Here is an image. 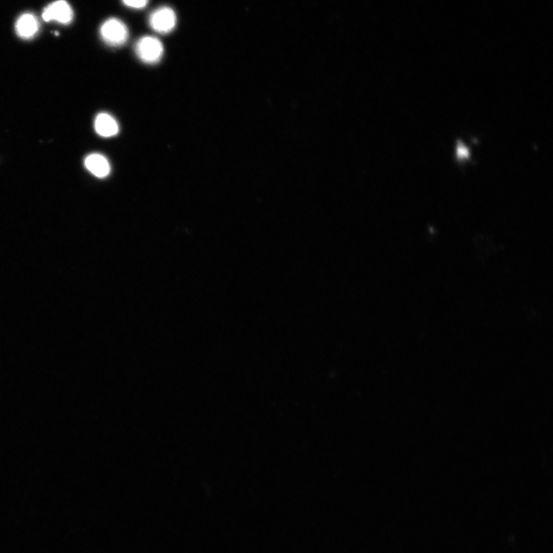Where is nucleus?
<instances>
[{
    "mask_svg": "<svg viewBox=\"0 0 553 553\" xmlns=\"http://www.w3.org/2000/svg\"><path fill=\"white\" fill-rule=\"evenodd\" d=\"M101 37L107 45L120 47L127 43L129 31L122 20L110 18L100 28Z\"/></svg>",
    "mask_w": 553,
    "mask_h": 553,
    "instance_id": "f257e3e1",
    "label": "nucleus"
},
{
    "mask_svg": "<svg viewBox=\"0 0 553 553\" xmlns=\"http://www.w3.org/2000/svg\"><path fill=\"white\" fill-rule=\"evenodd\" d=\"M135 52L142 62L147 64H156L163 57L164 46L158 38L145 36L136 42Z\"/></svg>",
    "mask_w": 553,
    "mask_h": 553,
    "instance_id": "f03ea898",
    "label": "nucleus"
},
{
    "mask_svg": "<svg viewBox=\"0 0 553 553\" xmlns=\"http://www.w3.org/2000/svg\"><path fill=\"white\" fill-rule=\"evenodd\" d=\"M149 24L154 31L160 34H167L176 28L177 16L171 7H159L150 14Z\"/></svg>",
    "mask_w": 553,
    "mask_h": 553,
    "instance_id": "7ed1b4c3",
    "label": "nucleus"
},
{
    "mask_svg": "<svg viewBox=\"0 0 553 553\" xmlns=\"http://www.w3.org/2000/svg\"><path fill=\"white\" fill-rule=\"evenodd\" d=\"M43 18L46 22L57 21L58 23L67 24L71 22L73 18V11L65 0H58L46 7L43 13Z\"/></svg>",
    "mask_w": 553,
    "mask_h": 553,
    "instance_id": "20e7f679",
    "label": "nucleus"
},
{
    "mask_svg": "<svg viewBox=\"0 0 553 553\" xmlns=\"http://www.w3.org/2000/svg\"><path fill=\"white\" fill-rule=\"evenodd\" d=\"M87 170L97 178H106L111 172L108 159L101 154H91L85 160Z\"/></svg>",
    "mask_w": 553,
    "mask_h": 553,
    "instance_id": "39448f33",
    "label": "nucleus"
},
{
    "mask_svg": "<svg viewBox=\"0 0 553 553\" xmlns=\"http://www.w3.org/2000/svg\"><path fill=\"white\" fill-rule=\"evenodd\" d=\"M95 130L102 137L115 136L120 132V126L116 118L108 114H100L95 120Z\"/></svg>",
    "mask_w": 553,
    "mask_h": 553,
    "instance_id": "423d86ee",
    "label": "nucleus"
},
{
    "mask_svg": "<svg viewBox=\"0 0 553 553\" xmlns=\"http://www.w3.org/2000/svg\"><path fill=\"white\" fill-rule=\"evenodd\" d=\"M39 23L33 14L26 13L21 16L16 24V31L20 37L30 39L37 34Z\"/></svg>",
    "mask_w": 553,
    "mask_h": 553,
    "instance_id": "0eeeda50",
    "label": "nucleus"
},
{
    "mask_svg": "<svg viewBox=\"0 0 553 553\" xmlns=\"http://www.w3.org/2000/svg\"><path fill=\"white\" fill-rule=\"evenodd\" d=\"M123 3L129 8L141 10L149 3V0H123Z\"/></svg>",
    "mask_w": 553,
    "mask_h": 553,
    "instance_id": "6e6552de",
    "label": "nucleus"
}]
</instances>
